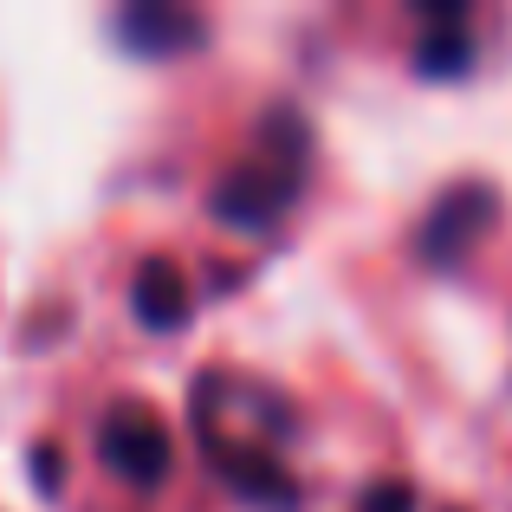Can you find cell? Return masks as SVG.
I'll return each mask as SVG.
<instances>
[{
	"label": "cell",
	"instance_id": "1",
	"mask_svg": "<svg viewBox=\"0 0 512 512\" xmlns=\"http://www.w3.org/2000/svg\"><path fill=\"white\" fill-rule=\"evenodd\" d=\"M98 454L111 474H124L130 487H156V480L169 474V422L156 409H143V402H117L111 415L98 422Z\"/></svg>",
	"mask_w": 512,
	"mask_h": 512
},
{
	"label": "cell",
	"instance_id": "2",
	"mask_svg": "<svg viewBox=\"0 0 512 512\" xmlns=\"http://www.w3.org/2000/svg\"><path fill=\"white\" fill-rule=\"evenodd\" d=\"M292 195H299V163H279V169L240 163L234 175L214 182V214H221L227 227H266L292 208Z\"/></svg>",
	"mask_w": 512,
	"mask_h": 512
},
{
	"label": "cell",
	"instance_id": "3",
	"mask_svg": "<svg viewBox=\"0 0 512 512\" xmlns=\"http://www.w3.org/2000/svg\"><path fill=\"white\" fill-rule=\"evenodd\" d=\"M493 208H500L493 188H461V195H448L435 214H428V227H422V260L428 266H454L493 227Z\"/></svg>",
	"mask_w": 512,
	"mask_h": 512
},
{
	"label": "cell",
	"instance_id": "4",
	"mask_svg": "<svg viewBox=\"0 0 512 512\" xmlns=\"http://www.w3.org/2000/svg\"><path fill=\"white\" fill-rule=\"evenodd\" d=\"M130 305H137V318L150 331H175L188 318V279H182V266L150 260L137 273V286H130Z\"/></svg>",
	"mask_w": 512,
	"mask_h": 512
},
{
	"label": "cell",
	"instance_id": "5",
	"mask_svg": "<svg viewBox=\"0 0 512 512\" xmlns=\"http://www.w3.org/2000/svg\"><path fill=\"white\" fill-rule=\"evenodd\" d=\"M117 26H124V39L143 46V52H175V46H188V39H201V20L195 13H175V7H130Z\"/></svg>",
	"mask_w": 512,
	"mask_h": 512
},
{
	"label": "cell",
	"instance_id": "6",
	"mask_svg": "<svg viewBox=\"0 0 512 512\" xmlns=\"http://www.w3.org/2000/svg\"><path fill=\"white\" fill-rule=\"evenodd\" d=\"M422 72H467V39L461 33H441V39H428L422 46Z\"/></svg>",
	"mask_w": 512,
	"mask_h": 512
},
{
	"label": "cell",
	"instance_id": "7",
	"mask_svg": "<svg viewBox=\"0 0 512 512\" xmlns=\"http://www.w3.org/2000/svg\"><path fill=\"white\" fill-rule=\"evenodd\" d=\"M415 506V493L402 487V480H389V487H376L370 500H363V512H409Z\"/></svg>",
	"mask_w": 512,
	"mask_h": 512
},
{
	"label": "cell",
	"instance_id": "8",
	"mask_svg": "<svg viewBox=\"0 0 512 512\" xmlns=\"http://www.w3.org/2000/svg\"><path fill=\"white\" fill-rule=\"evenodd\" d=\"M33 487H39V493H59V487H65L59 454H52V448H33Z\"/></svg>",
	"mask_w": 512,
	"mask_h": 512
}]
</instances>
